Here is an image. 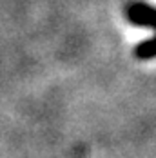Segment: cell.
Here are the masks:
<instances>
[{"mask_svg":"<svg viewBox=\"0 0 156 158\" xmlns=\"http://www.w3.org/2000/svg\"><path fill=\"white\" fill-rule=\"evenodd\" d=\"M125 16L131 24L142 27H154L156 29V7L149 6L143 0H129L125 6ZM134 56L138 60H149L156 56V36L145 40L134 48Z\"/></svg>","mask_w":156,"mask_h":158,"instance_id":"obj_1","label":"cell"}]
</instances>
